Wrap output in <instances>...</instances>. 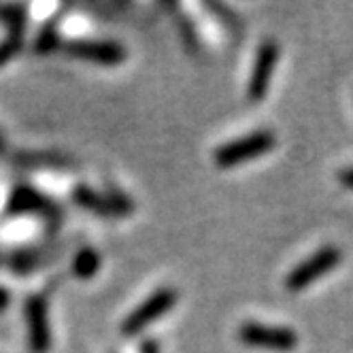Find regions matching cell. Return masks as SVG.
I'll list each match as a JSON object with an SVG mask.
<instances>
[{"label":"cell","mask_w":353,"mask_h":353,"mask_svg":"<svg viewBox=\"0 0 353 353\" xmlns=\"http://www.w3.org/2000/svg\"><path fill=\"white\" fill-rule=\"evenodd\" d=\"M274 145H276V139L270 130H256L241 139L219 145L213 154V162L219 168H232V166L266 156Z\"/></svg>","instance_id":"6da1fadb"},{"label":"cell","mask_w":353,"mask_h":353,"mask_svg":"<svg viewBox=\"0 0 353 353\" xmlns=\"http://www.w3.org/2000/svg\"><path fill=\"white\" fill-rule=\"evenodd\" d=\"M7 215L17 217V215H39L43 217L49 225H58L62 223V209L58 207L56 200L45 196L43 192L30 188V185H17L9 200H7Z\"/></svg>","instance_id":"7a4b0ae2"},{"label":"cell","mask_w":353,"mask_h":353,"mask_svg":"<svg viewBox=\"0 0 353 353\" xmlns=\"http://www.w3.org/2000/svg\"><path fill=\"white\" fill-rule=\"evenodd\" d=\"M176 290L172 288H162L156 290L149 298H145L137 309H132L121 321V334L123 336H137L141 334L145 327H149L156 319H160L162 315H166L174 305H176Z\"/></svg>","instance_id":"3957f363"},{"label":"cell","mask_w":353,"mask_h":353,"mask_svg":"<svg viewBox=\"0 0 353 353\" xmlns=\"http://www.w3.org/2000/svg\"><path fill=\"white\" fill-rule=\"evenodd\" d=\"M239 341L247 347L266 351H294L298 347V334L290 327L264 325L258 321H245L239 327Z\"/></svg>","instance_id":"277c9868"},{"label":"cell","mask_w":353,"mask_h":353,"mask_svg":"<svg viewBox=\"0 0 353 353\" xmlns=\"http://www.w3.org/2000/svg\"><path fill=\"white\" fill-rule=\"evenodd\" d=\"M341 258H343V254H341L336 247H332V245L321 247L319 251H315L311 258H307L305 262H300L288 274V279H285L288 292H302V290H307L311 283H315L317 279H321L323 274L330 272L334 266H339Z\"/></svg>","instance_id":"5b68a950"},{"label":"cell","mask_w":353,"mask_h":353,"mask_svg":"<svg viewBox=\"0 0 353 353\" xmlns=\"http://www.w3.org/2000/svg\"><path fill=\"white\" fill-rule=\"evenodd\" d=\"M276 62H279V43L272 39L262 41L256 52L254 66H251V74H249V83H247L249 103H260V100H264L270 88V79L276 68Z\"/></svg>","instance_id":"8992f818"},{"label":"cell","mask_w":353,"mask_h":353,"mask_svg":"<svg viewBox=\"0 0 353 353\" xmlns=\"http://www.w3.org/2000/svg\"><path fill=\"white\" fill-rule=\"evenodd\" d=\"M64 54L77 60L94 62V64H103V66H117L121 64L128 54H125V47L115 43V41H88V39H77V41H68L62 45Z\"/></svg>","instance_id":"52a82bcc"},{"label":"cell","mask_w":353,"mask_h":353,"mask_svg":"<svg viewBox=\"0 0 353 353\" xmlns=\"http://www.w3.org/2000/svg\"><path fill=\"white\" fill-rule=\"evenodd\" d=\"M26 323H28V343L32 353H47L52 347V330H49L47 300L39 294L26 300Z\"/></svg>","instance_id":"ba28073f"},{"label":"cell","mask_w":353,"mask_h":353,"mask_svg":"<svg viewBox=\"0 0 353 353\" xmlns=\"http://www.w3.org/2000/svg\"><path fill=\"white\" fill-rule=\"evenodd\" d=\"M72 200H74V205L81 207L83 211H90V213L100 215V217H115V211H113L111 203L107 200V196L96 192L94 188L85 185V183L74 185Z\"/></svg>","instance_id":"9c48e42d"},{"label":"cell","mask_w":353,"mask_h":353,"mask_svg":"<svg viewBox=\"0 0 353 353\" xmlns=\"http://www.w3.org/2000/svg\"><path fill=\"white\" fill-rule=\"evenodd\" d=\"M100 264H103V260H100V254L94 247H81L77 254L72 256L70 270H72V276H77L81 281H90L98 274Z\"/></svg>","instance_id":"30bf717a"},{"label":"cell","mask_w":353,"mask_h":353,"mask_svg":"<svg viewBox=\"0 0 353 353\" xmlns=\"http://www.w3.org/2000/svg\"><path fill=\"white\" fill-rule=\"evenodd\" d=\"M58 21H60V15H56V19H52V21H47L45 26L39 30V34L34 39V54L49 56V54L58 52V49L64 45L62 43V37H60Z\"/></svg>","instance_id":"8fae6325"},{"label":"cell","mask_w":353,"mask_h":353,"mask_svg":"<svg viewBox=\"0 0 353 353\" xmlns=\"http://www.w3.org/2000/svg\"><path fill=\"white\" fill-rule=\"evenodd\" d=\"M170 11H174V21H176V30H179L181 34V41L188 49V54L196 56L200 52V39H198V32H196V26H194V21L181 13V9L176 7V5H170L168 7Z\"/></svg>","instance_id":"7c38bea8"},{"label":"cell","mask_w":353,"mask_h":353,"mask_svg":"<svg viewBox=\"0 0 353 353\" xmlns=\"http://www.w3.org/2000/svg\"><path fill=\"white\" fill-rule=\"evenodd\" d=\"M28 21V7L19 3L0 5V23H5L9 32H23Z\"/></svg>","instance_id":"4fadbf2b"},{"label":"cell","mask_w":353,"mask_h":353,"mask_svg":"<svg viewBox=\"0 0 353 353\" xmlns=\"http://www.w3.org/2000/svg\"><path fill=\"white\" fill-rule=\"evenodd\" d=\"M11 264V270L15 274H30L39 264H41V251L37 249H21V251H15L9 260Z\"/></svg>","instance_id":"5bb4252c"},{"label":"cell","mask_w":353,"mask_h":353,"mask_svg":"<svg viewBox=\"0 0 353 353\" xmlns=\"http://www.w3.org/2000/svg\"><path fill=\"white\" fill-rule=\"evenodd\" d=\"M19 160L26 166H60V168H64L70 164L68 158H64L62 154H52V151H39V154L30 151V154H23Z\"/></svg>","instance_id":"9a60e30c"},{"label":"cell","mask_w":353,"mask_h":353,"mask_svg":"<svg viewBox=\"0 0 353 353\" xmlns=\"http://www.w3.org/2000/svg\"><path fill=\"white\" fill-rule=\"evenodd\" d=\"M209 11H213L215 13V17L223 23L225 28H228L230 32H243V23H241V19L232 13V9L230 7H225V5H219V3H207L205 5Z\"/></svg>","instance_id":"2e32d148"},{"label":"cell","mask_w":353,"mask_h":353,"mask_svg":"<svg viewBox=\"0 0 353 353\" xmlns=\"http://www.w3.org/2000/svg\"><path fill=\"white\" fill-rule=\"evenodd\" d=\"M23 47V32H9V37L0 43V66L11 62Z\"/></svg>","instance_id":"e0dca14e"},{"label":"cell","mask_w":353,"mask_h":353,"mask_svg":"<svg viewBox=\"0 0 353 353\" xmlns=\"http://www.w3.org/2000/svg\"><path fill=\"white\" fill-rule=\"evenodd\" d=\"M107 200L111 203V207H113V211H115V217H123V215H130L132 211H134V203L132 200L125 196L121 190H117V188H109L107 190Z\"/></svg>","instance_id":"ac0fdd59"},{"label":"cell","mask_w":353,"mask_h":353,"mask_svg":"<svg viewBox=\"0 0 353 353\" xmlns=\"http://www.w3.org/2000/svg\"><path fill=\"white\" fill-rule=\"evenodd\" d=\"M141 353H160V343L156 339H145L141 343Z\"/></svg>","instance_id":"d6986e66"},{"label":"cell","mask_w":353,"mask_h":353,"mask_svg":"<svg viewBox=\"0 0 353 353\" xmlns=\"http://www.w3.org/2000/svg\"><path fill=\"white\" fill-rule=\"evenodd\" d=\"M339 181H341L345 188L353 190V166H351V168H345V170H341V172H339Z\"/></svg>","instance_id":"ffe728a7"},{"label":"cell","mask_w":353,"mask_h":353,"mask_svg":"<svg viewBox=\"0 0 353 353\" xmlns=\"http://www.w3.org/2000/svg\"><path fill=\"white\" fill-rule=\"evenodd\" d=\"M9 300H11V296H9V290L0 285V313H3V311L9 307Z\"/></svg>","instance_id":"44dd1931"},{"label":"cell","mask_w":353,"mask_h":353,"mask_svg":"<svg viewBox=\"0 0 353 353\" xmlns=\"http://www.w3.org/2000/svg\"><path fill=\"white\" fill-rule=\"evenodd\" d=\"M5 149H7V143H5V137H3V132H0V156L5 154Z\"/></svg>","instance_id":"7402d4cb"}]
</instances>
